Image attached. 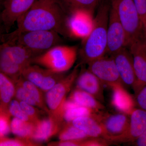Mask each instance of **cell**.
Listing matches in <instances>:
<instances>
[{
	"mask_svg": "<svg viewBox=\"0 0 146 146\" xmlns=\"http://www.w3.org/2000/svg\"><path fill=\"white\" fill-rule=\"evenodd\" d=\"M93 14L81 10L69 12L66 23L68 35L83 40L86 39L94 27Z\"/></svg>",
	"mask_w": 146,
	"mask_h": 146,
	"instance_id": "cell-8",
	"label": "cell"
},
{
	"mask_svg": "<svg viewBox=\"0 0 146 146\" xmlns=\"http://www.w3.org/2000/svg\"><path fill=\"white\" fill-rule=\"evenodd\" d=\"M112 0H101L93 29L83 40L80 50L82 63H88L103 57L107 53V30Z\"/></svg>",
	"mask_w": 146,
	"mask_h": 146,
	"instance_id": "cell-2",
	"label": "cell"
},
{
	"mask_svg": "<svg viewBox=\"0 0 146 146\" xmlns=\"http://www.w3.org/2000/svg\"><path fill=\"white\" fill-rule=\"evenodd\" d=\"M16 87L14 82L2 72L0 73V109L9 111L11 102L15 96Z\"/></svg>",
	"mask_w": 146,
	"mask_h": 146,
	"instance_id": "cell-21",
	"label": "cell"
},
{
	"mask_svg": "<svg viewBox=\"0 0 146 146\" xmlns=\"http://www.w3.org/2000/svg\"><path fill=\"white\" fill-rule=\"evenodd\" d=\"M3 43L16 44L31 51L35 55L46 52L60 43L59 34L54 31H33L3 35Z\"/></svg>",
	"mask_w": 146,
	"mask_h": 146,
	"instance_id": "cell-3",
	"label": "cell"
},
{
	"mask_svg": "<svg viewBox=\"0 0 146 146\" xmlns=\"http://www.w3.org/2000/svg\"><path fill=\"white\" fill-rule=\"evenodd\" d=\"M19 102L22 109L23 110L27 115H28L32 122L35 123L40 119V115L42 113L41 112L43 111V110H40L37 109L36 107L29 104L25 102Z\"/></svg>",
	"mask_w": 146,
	"mask_h": 146,
	"instance_id": "cell-33",
	"label": "cell"
},
{
	"mask_svg": "<svg viewBox=\"0 0 146 146\" xmlns=\"http://www.w3.org/2000/svg\"><path fill=\"white\" fill-rule=\"evenodd\" d=\"M35 0H3L1 21L8 33L18 19L31 7Z\"/></svg>",
	"mask_w": 146,
	"mask_h": 146,
	"instance_id": "cell-11",
	"label": "cell"
},
{
	"mask_svg": "<svg viewBox=\"0 0 146 146\" xmlns=\"http://www.w3.org/2000/svg\"><path fill=\"white\" fill-rule=\"evenodd\" d=\"M79 65L66 77H63L51 89L47 91L45 96L46 103L49 110V115L63 122L64 105L67 96L70 91L79 74Z\"/></svg>",
	"mask_w": 146,
	"mask_h": 146,
	"instance_id": "cell-6",
	"label": "cell"
},
{
	"mask_svg": "<svg viewBox=\"0 0 146 146\" xmlns=\"http://www.w3.org/2000/svg\"><path fill=\"white\" fill-rule=\"evenodd\" d=\"M86 138L69 140V141H59L52 142L48 144V146H82V142Z\"/></svg>",
	"mask_w": 146,
	"mask_h": 146,
	"instance_id": "cell-37",
	"label": "cell"
},
{
	"mask_svg": "<svg viewBox=\"0 0 146 146\" xmlns=\"http://www.w3.org/2000/svg\"><path fill=\"white\" fill-rule=\"evenodd\" d=\"M125 32L126 47L146 41V31L133 0H112Z\"/></svg>",
	"mask_w": 146,
	"mask_h": 146,
	"instance_id": "cell-4",
	"label": "cell"
},
{
	"mask_svg": "<svg viewBox=\"0 0 146 146\" xmlns=\"http://www.w3.org/2000/svg\"><path fill=\"white\" fill-rule=\"evenodd\" d=\"M111 143L104 138H89L85 139L82 144V146H107Z\"/></svg>",
	"mask_w": 146,
	"mask_h": 146,
	"instance_id": "cell-34",
	"label": "cell"
},
{
	"mask_svg": "<svg viewBox=\"0 0 146 146\" xmlns=\"http://www.w3.org/2000/svg\"><path fill=\"white\" fill-rule=\"evenodd\" d=\"M11 132L17 137L32 140L34 130V123L14 117L11 120Z\"/></svg>",
	"mask_w": 146,
	"mask_h": 146,
	"instance_id": "cell-25",
	"label": "cell"
},
{
	"mask_svg": "<svg viewBox=\"0 0 146 146\" xmlns=\"http://www.w3.org/2000/svg\"><path fill=\"white\" fill-rule=\"evenodd\" d=\"M131 144L134 146H146V130L136 141Z\"/></svg>",
	"mask_w": 146,
	"mask_h": 146,
	"instance_id": "cell-38",
	"label": "cell"
},
{
	"mask_svg": "<svg viewBox=\"0 0 146 146\" xmlns=\"http://www.w3.org/2000/svg\"><path fill=\"white\" fill-rule=\"evenodd\" d=\"M100 111H101L84 106H78L65 110L63 115V119L66 122H70L76 118L92 116Z\"/></svg>",
	"mask_w": 146,
	"mask_h": 146,
	"instance_id": "cell-28",
	"label": "cell"
},
{
	"mask_svg": "<svg viewBox=\"0 0 146 146\" xmlns=\"http://www.w3.org/2000/svg\"><path fill=\"white\" fill-rule=\"evenodd\" d=\"M146 130V111L134 108L130 115V122L127 131L123 135L114 139L113 144L133 143Z\"/></svg>",
	"mask_w": 146,
	"mask_h": 146,
	"instance_id": "cell-13",
	"label": "cell"
},
{
	"mask_svg": "<svg viewBox=\"0 0 146 146\" xmlns=\"http://www.w3.org/2000/svg\"><path fill=\"white\" fill-rule=\"evenodd\" d=\"M101 0H61L68 12L84 10L93 13Z\"/></svg>",
	"mask_w": 146,
	"mask_h": 146,
	"instance_id": "cell-26",
	"label": "cell"
},
{
	"mask_svg": "<svg viewBox=\"0 0 146 146\" xmlns=\"http://www.w3.org/2000/svg\"><path fill=\"white\" fill-rule=\"evenodd\" d=\"M9 111L0 109V138L6 137L11 131Z\"/></svg>",
	"mask_w": 146,
	"mask_h": 146,
	"instance_id": "cell-32",
	"label": "cell"
},
{
	"mask_svg": "<svg viewBox=\"0 0 146 146\" xmlns=\"http://www.w3.org/2000/svg\"><path fill=\"white\" fill-rule=\"evenodd\" d=\"M101 111L92 116L76 118L72 121V123L90 138L101 137L106 139L104 128L100 120Z\"/></svg>",
	"mask_w": 146,
	"mask_h": 146,
	"instance_id": "cell-18",
	"label": "cell"
},
{
	"mask_svg": "<svg viewBox=\"0 0 146 146\" xmlns=\"http://www.w3.org/2000/svg\"><path fill=\"white\" fill-rule=\"evenodd\" d=\"M128 48L132 55L136 74V82L133 89L136 95L146 85V42H135Z\"/></svg>",
	"mask_w": 146,
	"mask_h": 146,
	"instance_id": "cell-14",
	"label": "cell"
},
{
	"mask_svg": "<svg viewBox=\"0 0 146 146\" xmlns=\"http://www.w3.org/2000/svg\"><path fill=\"white\" fill-rule=\"evenodd\" d=\"M34 123V130L31 139L35 142L39 143L48 141L59 133L63 122L49 115L48 117L39 119Z\"/></svg>",
	"mask_w": 146,
	"mask_h": 146,
	"instance_id": "cell-16",
	"label": "cell"
},
{
	"mask_svg": "<svg viewBox=\"0 0 146 146\" xmlns=\"http://www.w3.org/2000/svg\"><path fill=\"white\" fill-rule=\"evenodd\" d=\"M100 120L104 128L106 139L111 144L115 138L123 135L127 131L130 116L123 113L110 114L100 112Z\"/></svg>",
	"mask_w": 146,
	"mask_h": 146,
	"instance_id": "cell-12",
	"label": "cell"
},
{
	"mask_svg": "<svg viewBox=\"0 0 146 146\" xmlns=\"http://www.w3.org/2000/svg\"><path fill=\"white\" fill-rule=\"evenodd\" d=\"M90 138L84 131L76 127L72 122L64 124L58 133L59 141L77 140Z\"/></svg>",
	"mask_w": 146,
	"mask_h": 146,
	"instance_id": "cell-27",
	"label": "cell"
},
{
	"mask_svg": "<svg viewBox=\"0 0 146 146\" xmlns=\"http://www.w3.org/2000/svg\"><path fill=\"white\" fill-rule=\"evenodd\" d=\"M76 88L86 91L101 103L104 102L103 83L89 70H82L76 80Z\"/></svg>",
	"mask_w": 146,
	"mask_h": 146,
	"instance_id": "cell-17",
	"label": "cell"
},
{
	"mask_svg": "<svg viewBox=\"0 0 146 146\" xmlns=\"http://www.w3.org/2000/svg\"><path fill=\"white\" fill-rule=\"evenodd\" d=\"M135 95L136 104L139 108L146 111V85Z\"/></svg>",
	"mask_w": 146,
	"mask_h": 146,
	"instance_id": "cell-36",
	"label": "cell"
},
{
	"mask_svg": "<svg viewBox=\"0 0 146 146\" xmlns=\"http://www.w3.org/2000/svg\"><path fill=\"white\" fill-rule=\"evenodd\" d=\"M69 99L73 101L80 106L101 111L104 106L93 96L81 89L76 88L70 94Z\"/></svg>",
	"mask_w": 146,
	"mask_h": 146,
	"instance_id": "cell-23",
	"label": "cell"
},
{
	"mask_svg": "<svg viewBox=\"0 0 146 146\" xmlns=\"http://www.w3.org/2000/svg\"><path fill=\"white\" fill-rule=\"evenodd\" d=\"M40 143L31 139L18 137L16 138H0L1 146H34L40 145Z\"/></svg>",
	"mask_w": 146,
	"mask_h": 146,
	"instance_id": "cell-29",
	"label": "cell"
},
{
	"mask_svg": "<svg viewBox=\"0 0 146 146\" xmlns=\"http://www.w3.org/2000/svg\"><path fill=\"white\" fill-rule=\"evenodd\" d=\"M146 31V0H133Z\"/></svg>",
	"mask_w": 146,
	"mask_h": 146,
	"instance_id": "cell-35",
	"label": "cell"
},
{
	"mask_svg": "<svg viewBox=\"0 0 146 146\" xmlns=\"http://www.w3.org/2000/svg\"><path fill=\"white\" fill-rule=\"evenodd\" d=\"M0 69L1 72L10 78L15 83L22 76L24 68L14 63L7 52L1 48Z\"/></svg>",
	"mask_w": 146,
	"mask_h": 146,
	"instance_id": "cell-22",
	"label": "cell"
},
{
	"mask_svg": "<svg viewBox=\"0 0 146 146\" xmlns=\"http://www.w3.org/2000/svg\"><path fill=\"white\" fill-rule=\"evenodd\" d=\"M68 12L61 0H35L31 7L18 19L17 33L54 31L68 35L66 23Z\"/></svg>",
	"mask_w": 146,
	"mask_h": 146,
	"instance_id": "cell-1",
	"label": "cell"
},
{
	"mask_svg": "<svg viewBox=\"0 0 146 146\" xmlns=\"http://www.w3.org/2000/svg\"><path fill=\"white\" fill-rule=\"evenodd\" d=\"M18 80L37 103L38 108L49 115V110L47 106L45 97L43 94L44 92L34 84L24 78L23 76H21Z\"/></svg>",
	"mask_w": 146,
	"mask_h": 146,
	"instance_id": "cell-24",
	"label": "cell"
},
{
	"mask_svg": "<svg viewBox=\"0 0 146 146\" xmlns=\"http://www.w3.org/2000/svg\"><path fill=\"white\" fill-rule=\"evenodd\" d=\"M112 91L111 103L115 109L121 113L130 116L135 108V103L132 96L121 84H113L110 86Z\"/></svg>",
	"mask_w": 146,
	"mask_h": 146,
	"instance_id": "cell-19",
	"label": "cell"
},
{
	"mask_svg": "<svg viewBox=\"0 0 146 146\" xmlns=\"http://www.w3.org/2000/svg\"><path fill=\"white\" fill-rule=\"evenodd\" d=\"M88 65V70L103 83L109 87L117 84H123L113 56H104L90 62Z\"/></svg>",
	"mask_w": 146,
	"mask_h": 146,
	"instance_id": "cell-9",
	"label": "cell"
},
{
	"mask_svg": "<svg viewBox=\"0 0 146 146\" xmlns=\"http://www.w3.org/2000/svg\"><path fill=\"white\" fill-rule=\"evenodd\" d=\"M77 56L76 46L57 45L33 58L32 63L43 66L54 72L61 74L72 68Z\"/></svg>",
	"mask_w": 146,
	"mask_h": 146,
	"instance_id": "cell-5",
	"label": "cell"
},
{
	"mask_svg": "<svg viewBox=\"0 0 146 146\" xmlns=\"http://www.w3.org/2000/svg\"><path fill=\"white\" fill-rule=\"evenodd\" d=\"M9 111L11 116L26 121L32 122L30 118L22 109L20 102L18 100H13L9 107Z\"/></svg>",
	"mask_w": 146,
	"mask_h": 146,
	"instance_id": "cell-31",
	"label": "cell"
},
{
	"mask_svg": "<svg viewBox=\"0 0 146 146\" xmlns=\"http://www.w3.org/2000/svg\"><path fill=\"white\" fill-rule=\"evenodd\" d=\"M22 76L44 92L48 91L63 77L61 74L54 72L48 69L31 64L24 69Z\"/></svg>",
	"mask_w": 146,
	"mask_h": 146,
	"instance_id": "cell-10",
	"label": "cell"
},
{
	"mask_svg": "<svg viewBox=\"0 0 146 146\" xmlns=\"http://www.w3.org/2000/svg\"><path fill=\"white\" fill-rule=\"evenodd\" d=\"M1 48L5 51L14 63L25 69L31 65L35 55L31 51L21 45L3 43Z\"/></svg>",
	"mask_w": 146,
	"mask_h": 146,
	"instance_id": "cell-20",
	"label": "cell"
},
{
	"mask_svg": "<svg viewBox=\"0 0 146 146\" xmlns=\"http://www.w3.org/2000/svg\"><path fill=\"white\" fill-rule=\"evenodd\" d=\"M15 98L19 101L24 102L32 106L38 107L37 103L32 97L31 94L26 89L24 88L20 82H16Z\"/></svg>",
	"mask_w": 146,
	"mask_h": 146,
	"instance_id": "cell-30",
	"label": "cell"
},
{
	"mask_svg": "<svg viewBox=\"0 0 146 146\" xmlns=\"http://www.w3.org/2000/svg\"><path fill=\"white\" fill-rule=\"evenodd\" d=\"M107 40V53L110 56L126 47L125 32L112 1L108 19Z\"/></svg>",
	"mask_w": 146,
	"mask_h": 146,
	"instance_id": "cell-7",
	"label": "cell"
},
{
	"mask_svg": "<svg viewBox=\"0 0 146 146\" xmlns=\"http://www.w3.org/2000/svg\"><path fill=\"white\" fill-rule=\"evenodd\" d=\"M112 56L123 85L133 89L136 78L133 58L129 49L124 47Z\"/></svg>",
	"mask_w": 146,
	"mask_h": 146,
	"instance_id": "cell-15",
	"label": "cell"
}]
</instances>
